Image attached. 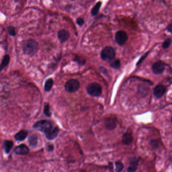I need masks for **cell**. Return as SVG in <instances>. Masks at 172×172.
<instances>
[{"instance_id":"obj_5","label":"cell","mask_w":172,"mask_h":172,"mask_svg":"<svg viewBox=\"0 0 172 172\" xmlns=\"http://www.w3.org/2000/svg\"><path fill=\"white\" fill-rule=\"evenodd\" d=\"M80 88V83L76 79H70L68 81L65 85V90L68 92L73 93L77 92Z\"/></svg>"},{"instance_id":"obj_1","label":"cell","mask_w":172,"mask_h":172,"mask_svg":"<svg viewBox=\"0 0 172 172\" xmlns=\"http://www.w3.org/2000/svg\"><path fill=\"white\" fill-rule=\"evenodd\" d=\"M33 128L45 134V137L49 140H55L59 133L57 126H54L51 122L48 120L37 121L33 125Z\"/></svg>"},{"instance_id":"obj_14","label":"cell","mask_w":172,"mask_h":172,"mask_svg":"<svg viewBox=\"0 0 172 172\" xmlns=\"http://www.w3.org/2000/svg\"><path fill=\"white\" fill-rule=\"evenodd\" d=\"M13 146V142L12 141L5 140L4 141V149L6 153L8 154L11 152V149Z\"/></svg>"},{"instance_id":"obj_23","label":"cell","mask_w":172,"mask_h":172,"mask_svg":"<svg viewBox=\"0 0 172 172\" xmlns=\"http://www.w3.org/2000/svg\"><path fill=\"white\" fill-rule=\"evenodd\" d=\"M171 43H172V40L170 38H168L167 40H165V41H164L163 45H162V47L163 49H167L170 46Z\"/></svg>"},{"instance_id":"obj_24","label":"cell","mask_w":172,"mask_h":172,"mask_svg":"<svg viewBox=\"0 0 172 172\" xmlns=\"http://www.w3.org/2000/svg\"><path fill=\"white\" fill-rule=\"evenodd\" d=\"M8 31L9 33L10 36L14 37L16 35V32H15V29L14 27L9 26L8 28Z\"/></svg>"},{"instance_id":"obj_16","label":"cell","mask_w":172,"mask_h":172,"mask_svg":"<svg viewBox=\"0 0 172 172\" xmlns=\"http://www.w3.org/2000/svg\"><path fill=\"white\" fill-rule=\"evenodd\" d=\"M29 144L32 148H35L37 146L38 142V137L37 135L32 134L30 135L28 138Z\"/></svg>"},{"instance_id":"obj_30","label":"cell","mask_w":172,"mask_h":172,"mask_svg":"<svg viewBox=\"0 0 172 172\" xmlns=\"http://www.w3.org/2000/svg\"><path fill=\"white\" fill-rule=\"evenodd\" d=\"M171 121L172 122V118H171Z\"/></svg>"},{"instance_id":"obj_28","label":"cell","mask_w":172,"mask_h":172,"mask_svg":"<svg viewBox=\"0 0 172 172\" xmlns=\"http://www.w3.org/2000/svg\"><path fill=\"white\" fill-rule=\"evenodd\" d=\"M47 148H48V150L49 151V152H52L54 150V146L53 145H49L47 146Z\"/></svg>"},{"instance_id":"obj_7","label":"cell","mask_w":172,"mask_h":172,"mask_svg":"<svg viewBox=\"0 0 172 172\" xmlns=\"http://www.w3.org/2000/svg\"><path fill=\"white\" fill-rule=\"evenodd\" d=\"M14 152L15 153L18 155L25 156L29 153V149L27 145L22 144L16 147L14 149Z\"/></svg>"},{"instance_id":"obj_19","label":"cell","mask_w":172,"mask_h":172,"mask_svg":"<svg viewBox=\"0 0 172 172\" xmlns=\"http://www.w3.org/2000/svg\"><path fill=\"white\" fill-rule=\"evenodd\" d=\"M10 60V58L9 55H6L5 56H4L1 65V70H2L4 67H6L9 64Z\"/></svg>"},{"instance_id":"obj_17","label":"cell","mask_w":172,"mask_h":172,"mask_svg":"<svg viewBox=\"0 0 172 172\" xmlns=\"http://www.w3.org/2000/svg\"><path fill=\"white\" fill-rule=\"evenodd\" d=\"M53 85V79L52 78L47 79L44 86V89L45 90V92H49L51 90Z\"/></svg>"},{"instance_id":"obj_4","label":"cell","mask_w":172,"mask_h":172,"mask_svg":"<svg viewBox=\"0 0 172 172\" xmlns=\"http://www.w3.org/2000/svg\"><path fill=\"white\" fill-rule=\"evenodd\" d=\"M115 50L111 47H105L102 49L101 54V57L103 60L111 61L115 58Z\"/></svg>"},{"instance_id":"obj_2","label":"cell","mask_w":172,"mask_h":172,"mask_svg":"<svg viewBox=\"0 0 172 172\" xmlns=\"http://www.w3.org/2000/svg\"><path fill=\"white\" fill-rule=\"evenodd\" d=\"M38 42L34 40H29L25 42L22 47V50L26 55H33L38 50Z\"/></svg>"},{"instance_id":"obj_21","label":"cell","mask_w":172,"mask_h":172,"mask_svg":"<svg viewBox=\"0 0 172 172\" xmlns=\"http://www.w3.org/2000/svg\"><path fill=\"white\" fill-rule=\"evenodd\" d=\"M110 66L115 69H118L121 66L120 61L117 59L116 60L111 62L110 63Z\"/></svg>"},{"instance_id":"obj_10","label":"cell","mask_w":172,"mask_h":172,"mask_svg":"<svg viewBox=\"0 0 172 172\" xmlns=\"http://www.w3.org/2000/svg\"><path fill=\"white\" fill-rule=\"evenodd\" d=\"M58 37L62 43H64L70 37V33L65 29H61L58 32Z\"/></svg>"},{"instance_id":"obj_29","label":"cell","mask_w":172,"mask_h":172,"mask_svg":"<svg viewBox=\"0 0 172 172\" xmlns=\"http://www.w3.org/2000/svg\"><path fill=\"white\" fill-rule=\"evenodd\" d=\"M148 55V54H146V55H145V56H143V57H142L141 58L140 60L139 61L138 63H137V65H138V64H140V63L142 61L144 60V58H145V57H146V55Z\"/></svg>"},{"instance_id":"obj_8","label":"cell","mask_w":172,"mask_h":172,"mask_svg":"<svg viewBox=\"0 0 172 172\" xmlns=\"http://www.w3.org/2000/svg\"><path fill=\"white\" fill-rule=\"evenodd\" d=\"M165 69V65L162 62H156L152 66V70L154 74H160L163 72Z\"/></svg>"},{"instance_id":"obj_13","label":"cell","mask_w":172,"mask_h":172,"mask_svg":"<svg viewBox=\"0 0 172 172\" xmlns=\"http://www.w3.org/2000/svg\"><path fill=\"white\" fill-rule=\"evenodd\" d=\"M138 159L134 158V160H132L130 162V165L128 168L127 169V172H135L136 171L137 167H138Z\"/></svg>"},{"instance_id":"obj_11","label":"cell","mask_w":172,"mask_h":172,"mask_svg":"<svg viewBox=\"0 0 172 172\" xmlns=\"http://www.w3.org/2000/svg\"><path fill=\"white\" fill-rule=\"evenodd\" d=\"M105 126L108 130H113L116 127L117 122L113 118H108L105 120Z\"/></svg>"},{"instance_id":"obj_25","label":"cell","mask_w":172,"mask_h":172,"mask_svg":"<svg viewBox=\"0 0 172 172\" xmlns=\"http://www.w3.org/2000/svg\"><path fill=\"white\" fill-rule=\"evenodd\" d=\"M76 23L79 26H82L84 23V21L83 18H78L77 19Z\"/></svg>"},{"instance_id":"obj_9","label":"cell","mask_w":172,"mask_h":172,"mask_svg":"<svg viewBox=\"0 0 172 172\" xmlns=\"http://www.w3.org/2000/svg\"><path fill=\"white\" fill-rule=\"evenodd\" d=\"M166 91L165 86L163 85H158L156 86L153 90V94L157 98H161L164 96Z\"/></svg>"},{"instance_id":"obj_27","label":"cell","mask_w":172,"mask_h":172,"mask_svg":"<svg viewBox=\"0 0 172 172\" xmlns=\"http://www.w3.org/2000/svg\"><path fill=\"white\" fill-rule=\"evenodd\" d=\"M167 29H168V32L172 33V22H171V24L168 25Z\"/></svg>"},{"instance_id":"obj_6","label":"cell","mask_w":172,"mask_h":172,"mask_svg":"<svg viewBox=\"0 0 172 172\" xmlns=\"http://www.w3.org/2000/svg\"><path fill=\"white\" fill-rule=\"evenodd\" d=\"M128 38L127 33L123 30H120L116 33L115 41L119 45H123L125 44Z\"/></svg>"},{"instance_id":"obj_20","label":"cell","mask_w":172,"mask_h":172,"mask_svg":"<svg viewBox=\"0 0 172 172\" xmlns=\"http://www.w3.org/2000/svg\"><path fill=\"white\" fill-rule=\"evenodd\" d=\"M44 113L46 116L50 117L52 115V113L50 110V107H49V104L48 103H45L44 106Z\"/></svg>"},{"instance_id":"obj_18","label":"cell","mask_w":172,"mask_h":172,"mask_svg":"<svg viewBox=\"0 0 172 172\" xmlns=\"http://www.w3.org/2000/svg\"><path fill=\"white\" fill-rule=\"evenodd\" d=\"M101 5V2H98L96 3L94 7L92 8L91 11V14L92 16H96L97 15L98 12L100 11V8Z\"/></svg>"},{"instance_id":"obj_12","label":"cell","mask_w":172,"mask_h":172,"mask_svg":"<svg viewBox=\"0 0 172 172\" xmlns=\"http://www.w3.org/2000/svg\"><path fill=\"white\" fill-rule=\"evenodd\" d=\"M28 132L26 130H21L15 134L14 138L18 141H22L26 139L28 136Z\"/></svg>"},{"instance_id":"obj_15","label":"cell","mask_w":172,"mask_h":172,"mask_svg":"<svg viewBox=\"0 0 172 172\" xmlns=\"http://www.w3.org/2000/svg\"><path fill=\"white\" fill-rule=\"evenodd\" d=\"M133 138L132 135L129 133H126L124 135H123L122 138V143L125 145L130 144L132 142Z\"/></svg>"},{"instance_id":"obj_26","label":"cell","mask_w":172,"mask_h":172,"mask_svg":"<svg viewBox=\"0 0 172 172\" xmlns=\"http://www.w3.org/2000/svg\"><path fill=\"white\" fill-rule=\"evenodd\" d=\"M151 144H152V147L154 148H157L158 147V142L157 140H152L151 141Z\"/></svg>"},{"instance_id":"obj_22","label":"cell","mask_w":172,"mask_h":172,"mask_svg":"<svg viewBox=\"0 0 172 172\" xmlns=\"http://www.w3.org/2000/svg\"><path fill=\"white\" fill-rule=\"evenodd\" d=\"M115 165H116V172H121L124 168L123 164L121 161H118L116 162Z\"/></svg>"},{"instance_id":"obj_3","label":"cell","mask_w":172,"mask_h":172,"mask_svg":"<svg viewBox=\"0 0 172 172\" xmlns=\"http://www.w3.org/2000/svg\"><path fill=\"white\" fill-rule=\"evenodd\" d=\"M86 90L88 94L92 97H98L102 92V88L101 85L93 82L88 85L86 88Z\"/></svg>"}]
</instances>
